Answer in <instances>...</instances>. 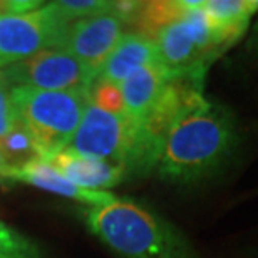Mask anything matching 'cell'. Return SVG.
<instances>
[{
	"label": "cell",
	"instance_id": "cell-13",
	"mask_svg": "<svg viewBox=\"0 0 258 258\" xmlns=\"http://www.w3.org/2000/svg\"><path fill=\"white\" fill-rule=\"evenodd\" d=\"M47 5L66 27L81 19L92 17L112 9V2H104V0H59Z\"/></svg>",
	"mask_w": 258,
	"mask_h": 258
},
{
	"label": "cell",
	"instance_id": "cell-16",
	"mask_svg": "<svg viewBox=\"0 0 258 258\" xmlns=\"http://www.w3.org/2000/svg\"><path fill=\"white\" fill-rule=\"evenodd\" d=\"M15 122L14 107L10 102V94L2 82H0V139L10 131Z\"/></svg>",
	"mask_w": 258,
	"mask_h": 258
},
{
	"label": "cell",
	"instance_id": "cell-5",
	"mask_svg": "<svg viewBox=\"0 0 258 258\" xmlns=\"http://www.w3.org/2000/svg\"><path fill=\"white\" fill-rule=\"evenodd\" d=\"M67 29L47 4L24 15H0V69L44 49H60Z\"/></svg>",
	"mask_w": 258,
	"mask_h": 258
},
{
	"label": "cell",
	"instance_id": "cell-4",
	"mask_svg": "<svg viewBox=\"0 0 258 258\" xmlns=\"http://www.w3.org/2000/svg\"><path fill=\"white\" fill-rule=\"evenodd\" d=\"M94 79L96 76L84 64L59 47L44 49L0 69V82L7 89H91Z\"/></svg>",
	"mask_w": 258,
	"mask_h": 258
},
{
	"label": "cell",
	"instance_id": "cell-12",
	"mask_svg": "<svg viewBox=\"0 0 258 258\" xmlns=\"http://www.w3.org/2000/svg\"><path fill=\"white\" fill-rule=\"evenodd\" d=\"M0 151H2L9 169H19L34 159H40L39 149L35 146L32 136L29 134L24 124L15 117L14 126L0 139Z\"/></svg>",
	"mask_w": 258,
	"mask_h": 258
},
{
	"label": "cell",
	"instance_id": "cell-2",
	"mask_svg": "<svg viewBox=\"0 0 258 258\" xmlns=\"http://www.w3.org/2000/svg\"><path fill=\"white\" fill-rule=\"evenodd\" d=\"M97 240L121 258H200L171 221L129 198H117L86 213Z\"/></svg>",
	"mask_w": 258,
	"mask_h": 258
},
{
	"label": "cell",
	"instance_id": "cell-1",
	"mask_svg": "<svg viewBox=\"0 0 258 258\" xmlns=\"http://www.w3.org/2000/svg\"><path fill=\"white\" fill-rule=\"evenodd\" d=\"M238 144V122L230 107L200 94L169 126L156 173L174 184L205 181L230 163Z\"/></svg>",
	"mask_w": 258,
	"mask_h": 258
},
{
	"label": "cell",
	"instance_id": "cell-18",
	"mask_svg": "<svg viewBox=\"0 0 258 258\" xmlns=\"http://www.w3.org/2000/svg\"><path fill=\"white\" fill-rule=\"evenodd\" d=\"M9 171H10L9 164H7V161H5L2 151H0V179H2V181H5V176H7Z\"/></svg>",
	"mask_w": 258,
	"mask_h": 258
},
{
	"label": "cell",
	"instance_id": "cell-3",
	"mask_svg": "<svg viewBox=\"0 0 258 258\" xmlns=\"http://www.w3.org/2000/svg\"><path fill=\"white\" fill-rule=\"evenodd\" d=\"M7 91L15 117L32 136L44 161L69 146L89 104V89Z\"/></svg>",
	"mask_w": 258,
	"mask_h": 258
},
{
	"label": "cell",
	"instance_id": "cell-10",
	"mask_svg": "<svg viewBox=\"0 0 258 258\" xmlns=\"http://www.w3.org/2000/svg\"><path fill=\"white\" fill-rule=\"evenodd\" d=\"M156 60L159 59L154 40L141 32H129L106 59L96 79L119 87L121 82L133 72Z\"/></svg>",
	"mask_w": 258,
	"mask_h": 258
},
{
	"label": "cell",
	"instance_id": "cell-9",
	"mask_svg": "<svg viewBox=\"0 0 258 258\" xmlns=\"http://www.w3.org/2000/svg\"><path fill=\"white\" fill-rule=\"evenodd\" d=\"M5 181H17L24 184H30L44 191L64 196V198H71L79 203L92 206H101L114 200V195L111 191H92V189H84L76 186L69 179L55 171L50 166L49 161L44 159H34V161L27 163L25 166L9 171L5 176Z\"/></svg>",
	"mask_w": 258,
	"mask_h": 258
},
{
	"label": "cell",
	"instance_id": "cell-6",
	"mask_svg": "<svg viewBox=\"0 0 258 258\" xmlns=\"http://www.w3.org/2000/svg\"><path fill=\"white\" fill-rule=\"evenodd\" d=\"M126 20L111 9L71 24L60 49L74 55L97 77L106 59L126 35Z\"/></svg>",
	"mask_w": 258,
	"mask_h": 258
},
{
	"label": "cell",
	"instance_id": "cell-7",
	"mask_svg": "<svg viewBox=\"0 0 258 258\" xmlns=\"http://www.w3.org/2000/svg\"><path fill=\"white\" fill-rule=\"evenodd\" d=\"M173 76V72L156 60L126 77L119 86L124 114L138 124H143L161 99Z\"/></svg>",
	"mask_w": 258,
	"mask_h": 258
},
{
	"label": "cell",
	"instance_id": "cell-8",
	"mask_svg": "<svg viewBox=\"0 0 258 258\" xmlns=\"http://www.w3.org/2000/svg\"><path fill=\"white\" fill-rule=\"evenodd\" d=\"M49 163L60 176L69 179L76 186L92 191H107L122 183L127 176L126 169L119 164L87 158L69 149L57 153L49 159Z\"/></svg>",
	"mask_w": 258,
	"mask_h": 258
},
{
	"label": "cell",
	"instance_id": "cell-17",
	"mask_svg": "<svg viewBox=\"0 0 258 258\" xmlns=\"http://www.w3.org/2000/svg\"><path fill=\"white\" fill-rule=\"evenodd\" d=\"M256 14H258V12H256ZM248 49H250V50H256V52H258V17H256V22H255V25H253V29H251Z\"/></svg>",
	"mask_w": 258,
	"mask_h": 258
},
{
	"label": "cell",
	"instance_id": "cell-15",
	"mask_svg": "<svg viewBox=\"0 0 258 258\" xmlns=\"http://www.w3.org/2000/svg\"><path fill=\"white\" fill-rule=\"evenodd\" d=\"M89 102L111 112H124L119 87L107 84V82L99 79H94V82H92L89 89Z\"/></svg>",
	"mask_w": 258,
	"mask_h": 258
},
{
	"label": "cell",
	"instance_id": "cell-11",
	"mask_svg": "<svg viewBox=\"0 0 258 258\" xmlns=\"http://www.w3.org/2000/svg\"><path fill=\"white\" fill-rule=\"evenodd\" d=\"M203 10L230 47L246 32L250 20L258 12V0H205Z\"/></svg>",
	"mask_w": 258,
	"mask_h": 258
},
{
	"label": "cell",
	"instance_id": "cell-14",
	"mask_svg": "<svg viewBox=\"0 0 258 258\" xmlns=\"http://www.w3.org/2000/svg\"><path fill=\"white\" fill-rule=\"evenodd\" d=\"M0 258H44L34 240L0 220Z\"/></svg>",
	"mask_w": 258,
	"mask_h": 258
}]
</instances>
